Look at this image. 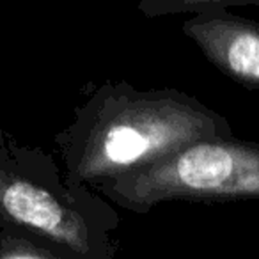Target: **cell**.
I'll return each mask as SVG.
<instances>
[{"label":"cell","mask_w":259,"mask_h":259,"mask_svg":"<svg viewBox=\"0 0 259 259\" xmlns=\"http://www.w3.org/2000/svg\"><path fill=\"white\" fill-rule=\"evenodd\" d=\"M119 224L100 192L69 185L54 156L0 130V227L30 231L66 259H114Z\"/></svg>","instance_id":"cell-2"},{"label":"cell","mask_w":259,"mask_h":259,"mask_svg":"<svg viewBox=\"0 0 259 259\" xmlns=\"http://www.w3.org/2000/svg\"><path fill=\"white\" fill-rule=\"evenodd\" d=\"M0 259H66L59 248L18 227H0Z\"/></svg>","instance_id":"cell-5"},{"label":"cell","mask_w":259,"mask_h":259,"mask_svg":"<svg viewBox=\"0 0 259 259\" xmlns=\"http://www.w3.org/2000/svg\"><path fill=\"white\" fill-rule=\"evenodd\" d=\"M124 211L146 215L165 202H236L259 199V142L204 137L172 155L96 188Z\"/></svg>","instance_id":"cell-3"},{"label":"cell","mask_w":259,"mask_h":259,"mask_svg":"<svg viewBox=\"0 0 259 259\" xmlns=\"http://www.w3.org/2000/svg\"><path fill=\"white\" fill-rule=\"evenodd\" d=\"M233 6H259V0H135V8L146 18L192 15L206 8H233Z\"/></svg>","instance_id":"cell-6"},{"label":"cell","mask_w":259,"mask_h":259,"mask_svg":"<svg viewBox=\"0 0 259 259\" xmlns=\"http://www.w3.org/2000/svg\"><path fill=\"white\" fill-rule=\"evenodd\" d=\"M181 32L222 75L245 89H259V22L229 8H206L192 13Z\"/></svg>","instance_id":"cell-4"},{"label":"cell","mask_w":259,"mask_h":259,"mask_svg":"<svg viewBox=\"0 0 259 259\" xmlns=\"http://www.w3.org/2000/svg\"><path fill=\"white\" fill-rule=\"evenodd\" d=\"M231 122L176 87L139 89L105 82L55 135L64 180L96 190L103 181L151 165L204 137H231Z\"/></svg>","instance_id":"cell-1"}]
</instances>
